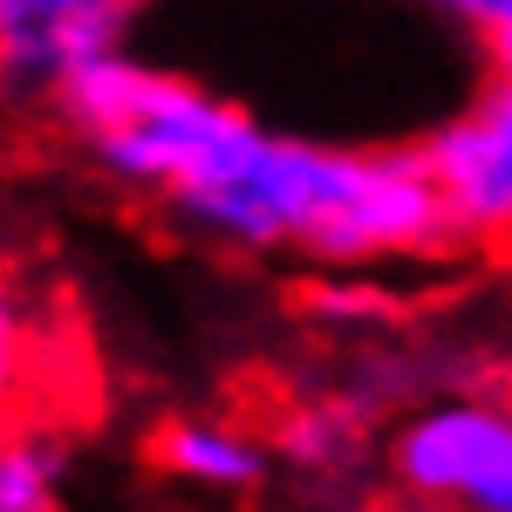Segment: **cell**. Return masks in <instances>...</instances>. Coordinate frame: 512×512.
<instances>
[{"instance_id":"obj_7","label":"cell","mask_w":512,"mask_h":512,"mask_svg":"<svg viewBox=\"0 0 512 512\" xmlns=\"http://www.w3.org/2000/svg\"><path fill=\"white\" fill-rule=\"evenodd\" d=\"M0 512H55V451L35 437H7L0 451Z\"/></svg>"},{"instance_id":"obj_10","label":"cell","mask_w":512,"mask_h":512,"mask_svg":"<svg viewBox=\"0 0 512 512\" xmlns=\"http://www.w3.org/2000/svg\"><path fill=\"white\" fill-rule=\"evenodd\" d=\"M424 7H444V14H458V21H465V7H472V0H424Z\"/></svg>"},{"instance_id":"obj_9","label":"cell","mask_w":512,"mask_h":512,"mask_svg":"<svg viewBox=\"0 0 512 512\" xmlns=\"http://www.w3.org/2000/svg\"><path fill=\"white\" fill-rule=\"evenodd\" d=\"M465 28L478 35L485 76L512 82V0H472V7H465Z\"/></svg>"},{"instance_id":"obj_2","label":"cell","mask_w":512,"mask_h":512,"mask_svg":"<svg viewBox=\"0 0 512 512\" xmlns=\"http://www.w3.org/2000/svg\"><path fill=\"white\" fill-rule=\"evenodd\" d=\"M390 478L431 512H512V403L437 396L390 431Z\"/></svg>"},{"instance_id":"obj_6","label":"cell","mask_w":512,"mask_h":512,"mask_svg":"<svg viewBox=\"0 0 512 512\" xmlns=\"http://www.w3.org/2000/svg\"><path fill=\"white\" fill-rule=\"evenodd\" d=\"M280 451H287L294 465H308V472L349 465L355 451H362V403H355V396H321V403H308L301 417H287Z\"/></svg>"},{"instance_id":"obj_3","label":"cell","mask_w":512,"mask_h":512,"mask_svg":"<svg viewBox=\"0 0 512 512\" xmlns=\"http://www.w3.org/2000/svg\"><path fill=\"white\" fill-rule=\"evenodd\" d=\"M424 158L451 205L458 246H512V82H478L465 110L431 123Z\"/></svg>"},{"instance_id":"obj_1","label":"cell","mask_w":512,"mask_h":512,"mask_svg":"<svg viewBox=\"0 0 512 512\" xmlns=\"http://www.w3.org/2000/svg\"><path fill=\"white\" fill-rule=\"evenodd\" d=\"M233 253H308L321 267L437 260L458 246L424 144H321L253 123L205 185L164 205Z\"/></svg>"},{"instance_id":"obj_5","label":"cell","mask_w":512,"mask_h":512,"mask_svg":"<svg viewBox=\"0 0 512 512\" xmlns=\"http://www.w3.org/2000/svg\"><path fill=\"white\" fill-rule=\"evenodd\" d=\"M151 458L171 478L205 485V492H246V485L267 478V451L239 431V424H219V417H171L151 437Z\"/></svg>"},{"instance_id":"obj_8","label":"cell","mask_w":512,"mask_h":512,"mask_svg":"<svg viewBox=\"0 0 512 512\" xmlns=\"http://www.w3.org/2000/svg\"><path fill=\"white\" fill-rule=\"evenodd\" d=\"M301 308L321 321V328H376V321L396 315V301L376 287V280H315L308 294H301Z\"/></svg>"},{"instance_id":"obj_4","label":"cell","mask_w":512,"mask_h":512,"mask_svg":"<svg viewBox=\"0 0 512 512\" xmlns=\"http://www.w3.org/2000/svg\"><path fill=\"white\" fill-rule=\"evenodd\" d=\"M144 0H0V55L14 96H55L62 82L117 55Z\"/></svg>"}]
</instances>
